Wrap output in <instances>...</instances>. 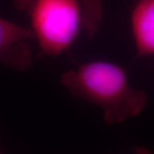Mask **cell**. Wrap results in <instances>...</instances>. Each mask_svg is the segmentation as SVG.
Returning <instances> with one entry per match:
<instances>
[{"instance_id":"277c9868","label":"cell","mask_w":154,"mask_h":154,"mask_svg":"<svg viewBox=\"0 0 154 154\" xmlns=\"http://www.w3.org/2000/svg\"><path fill=\"white\" fill-rule=\"evenodd\" d=\"M130 23L138 57L154 55V0H136Z\"/></svg>"},{"instance_id":"6da1fadb","label":"cell","mask_w":154,"mask_h":154,"mask_svg":"<svg viewBox=\"0 0 154 154\" xmlns=\"http://www.w3.org/2000/svg\"><path fill=\"white\" fill-rule=\"evenodd\" d=\"M61 83L77 99L98 106L106 125L122 123L139 116L145 109L147 95L133 88L126 70L115 63L94 60L61 75Z\"/></svg>"},{"instance_id":"5b68a950","label":"cell","mask_w":154,"mask_h":154,"mask_svg":"<svg viewBox=\"0 0 154 154\" xmlns=\"http://www.w3.org/2000/svg\"><path fill=\"white\" fill-rule=\"evenodd\" d=\"M81 3L83 12V30L88 38H94L103 23V0H81Z\"/></svg>"},{"instance_id":"8992f818","label":"cell","mask_w":154,"mask_h":154,"mask_svg":"<svg viewBox=\"0 0 154 154\" xmlns=\"http://www.w3.org/2000/svg\"><path fill=\"white\" fill-rule=\"evenodd\" d=\"M133 154H154L152 151H150L149 149L143 147V146H137L134 150V153Z\"/></svg>"},{"instance_id":"7a4b0ae2","label":"cell","mask_w":154,"mask_h":154,"mask_svg":"<svg viewBox=\"0 0 154 154\" xmlns=\"http://www.w3.org/2000/svg\"><path fill=\"white\" fill-rule=\"evenodd\" d=\"M27 14L41 51L58 56L69 49L83 29L81 0H13Z\"/></svg>"},{"instance_id":"3957f363","label":"cell","mask_w":154,"mask_h":154,"mask_svg":"<svg viewBox=\"0 0 154 154\" xmlns=\"http://www.w3.org/2000/svg\"><path fill=\"white\" fill-rule=\"evenodd\" d=\"M31 39H36L31 28L5 18L0 19V62L15 71H26L33 65L34 57Z\"/></svg>"}]
</instances>
